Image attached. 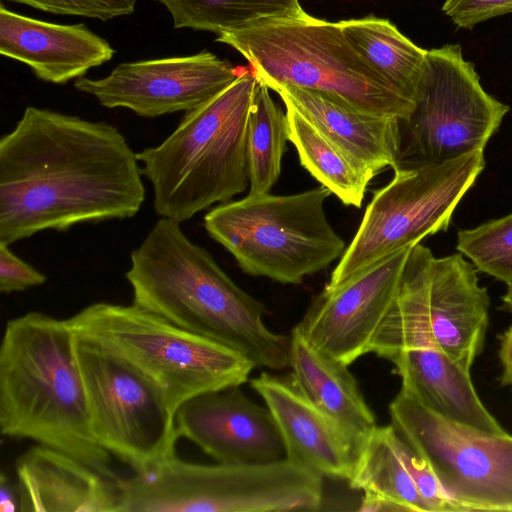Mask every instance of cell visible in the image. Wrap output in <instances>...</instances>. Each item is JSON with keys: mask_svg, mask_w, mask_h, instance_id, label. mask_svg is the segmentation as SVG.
I'll list each match as a JSON object with an SVG mask.
<instances>
[{"mask_svg": "<svg viewBox=\"0 0 512 512\" xmlns=\"http://www.w3.org/2000/svg\"><path fill=\"white\" fill-rule=\"evenodd\" d=\"M142 169L115 126L28 106L0 139V242L135 216Z\"/></svg>", "mask_w": 512, "mask_h": 512, "instance_id": "1", "label": "cell"}, {"mask_svg": "<svg viewBox=\"0 0 512 512\" xmlns=\"http://www.w3.org/2000/svg\"><path fill=\"white\" fill-rule=\"evenodd\" d=\"M133 303L218 342L255 367H288L290 337L270 330L264 305L242 290L180 223L160 218L130 255Z\"/></svg>", "mask_w": 512, "mask_h": 512, "instance_id": "2", "label": "cell"}, {"mask_svg": "<svg viewBox=\"0 0 512 512\" xmlns=\"http://www.w3.org/2000/svg\"><path fill=\"white\" fill-rule=\"evenodd\" d=\"M66 319L31 311L7 321L0 346V432L63 451L118 480L95 438Z\"/></svg>", "mask_w": 512, "mask_h": 512, "instance_id": "3", "label": "cell"}, {"mask_svg": "<svg viewBox=\"0 0 512 512\" xmlns=\"http://www.w3.org/2000/svg\"><path fill=\"white\" fill-rule=\"evenodd\" d=\"M257 85L253 72L185 113L159 145L137 153L156 214L182 223L249 185L247 133Z\"/></svg>", "mask_w": 512, "mask_h": 512, "instance_id": "4", "label": "cell"}, {"mask_svg": "<svg viewBox=\"0 0 512 512\" xmlns=\"http://www.w3.org/2000/svg\"><path fill=\"white\" fill-rule=\"evenodd\" d=\"M258 81L274 90L294 86L339 98L369 113L405 118L414 102L392 89L355 51L339 22L305 14L267 18L221 33Z\"/></svg>", "mask_w": 512, "mask_h": 512, "instance_id": "5", "label": "cell"}, {"mask_svg": "<svg viewBox=\"0 0 512 512\" xmlns=\"http://www.w3.org/2000/svg\"><path fill=\"white\" fill-rule=\"evenodd\" d=\"M66 320L74 335L94 342L148 380L174 416L197 395L240 386L255 368L234 350L135 303L97 302Z\"/></svg>", "mask_w": 512, "mask_h": 512, "instance_id": "6", "label": "cell"}, {"mask_svg": "<svg viewBox=\"0 0 512 512\" xmlns=\"http://www.w3.org/2000/svg\"><path fill=\"white\" fill-rule=\"evenodd\" d=\"M477 272L459 252L437 258L413 246L370 353L388 359L403 348L432 347L470 370L484 345L490 306Z\"/></svg>", "mask_w": 512, "mask_h": 512, "instance_id": "7", "label": "cell"}, {"mask_svg": "<svg viewBox=\"0 0 512 512\" xmlns=\"http://www.w3.org/2000/svg\"><path fill=\"white\" fill-rule=\"evenodd\" d=\"M331 194L323 185L289 195L248 194L214 207L204 227L245 273L299 284L346 250L325 213Z\"/></svg>", "mask_w": 512, "mask_h": 512, "instance_id": "8", "label": "cell"}, {"mask_svg": "<svg viewBox=\"0 0 512 512\" xmlns=\"http://www.w3.org/2000/svg\"><path fill=\"white\" fill-rule=\"evenodd\" d=\"M509 110L483 89L460 44L427 50L413 108L398 119L393 170L421 168L484 150Z\"/></svg>", "mask_w": 512, "mask_h": 512, "instance_id": "9", "label": "cell"}, {"mask_svg": "<svg viewBox=\"0 0 512 512\" xmlns=\"http://www.w3.org/2000/svg\"><path fill=\"white\" fill-rule=\"evenodd\" d=\"M484 168V150H476L439 164L394 170L390 183L375 192L327 284L338 285L425 237L446 231Z\"/></svg>", "mask_w": 512, "mask_h": 512, "instance_id": "10", "label": "cell"}, {"mask_svg": "<svg viewBox=\"0 0 512 512\" xmlns=\"http://www.w3.org/2000/svg\"><path fill=\"white\" fill-rule=\"evenodd\" d=\"M73 346L98 442L135 474H146L176 455L180 436L158 390L94 342L74 335Z\"/></svg>", "mask_w": 512, "mask_h": 512, "instance_id": "11", "label": "cell"}, {"mask_svg": "<svg viewBox=\"0 0 512 512\" xmlns=\"http://www.w3.org/2000/svg\"><path fill=\"white\" fill-rule=\"evenodd\" d=\"M389 412L398 434L429 464L462 512H512V435L447 420L402 388Z\"/></svg>", "mask_w": 512, "mask_h": 512, "instance_id": "12", "label": "cell"}, {"mask_svg": "<svg viewBox=\"0 0 512 512\" xmlns=\"http://www.w3.org/2000/svg\"><path fill=\"white\" fill-rule=\"evenodd\" d=\"M241 74L209 51L189 56L125 62L100 79L78 78L74 86L106 108H127L142 117L191 111Z\"/></svg>", "mask_w": 512, "mask_h": 512, "instance_id": "13", "label": "cell"}, {"mask_svg": "<svg viewBox=\"0 0 512 512\" xmlns=\"http://www.w3.org/2000/svg\"><path fill=\"white\" fill-rule=\"evenodd\" d=\"M411 248L338 285L327 284L295 328L317 350L347 365L370 353L395 300Z\"/></svg>", "mask_w": 512, "mask_h": 512, "instance_id": "14", "label": "cell"}, {"mask_svg": "<svg viewBox=\"0 0 512 512\" xmlns=\"http://www.w3.org/2000/svg\"><path fill=\"white\" fill-rule=\"evenodd\" d=\"M180 437L219 463H267L286 458V447L269 408L229 386L197 395L176 411Z\"/></svg>", "mask_w": 512, "mask_h": 512, "instance_id": "15", "label": "cell"}, {"mask_svg": "<svg viewBox=\"0 0 512 512\" xmlns=\"http://www.w3.org/2000/svg\"><path fill=\"white\" fill-rule=\"evenodd\" d=\"M272 413L286 458L321 475L349 481L358 457L350 440L302 393L292 375L262 372L250 381Z\"/></svg>", "mask_w": 512, "mask_h": 512, "instance_id": "16", "label": "cell"}, {"mask_svg": "<svg viewBox=\"0 0 512 512\" xmlns=\"http://www.w3.org/2000/svg\"><path fill=\"white\" fill-rule=\"evenodd\" d=\"M0 53L42 81L63 84L110 61L114 48L83 23L56 24L0 6Z\"/></svg>", "mask_w": 512, "mask_h": 512, "instance_id": "17", "label": "cell"}, {"mask_svg": "<svg viewBox=\"0 0 512 512\" xmlns=\"http://www.w3.org/2000/svg\"><path fill=\"white\" fill-rule=\"evenodd\" d=\"M15 470L20 512H118L117 480L63 451L37 444Z\"/></svg>", "mask_w": 512, "mask_h": 512, "instance_id": "18", "label": "cell"}, {"mask_svg": "<svg viewBox=\"0 0 512 512\" xmlns=\"http://www.w3.org/2000/svg\"><path fill=\"white\" fill-rule=\"evenodd\" d=\"M387 360L394 364L401 388L430 411L483 432L506 433L478 397L470 370L444 352L432 347H408Z\"/></svg>", "mask_w": 512, "mask_h": 512, "instance_id": "19", "label": "cell"}, {"mask_svg": "<svg viewBox=\"0 0 512 512\" xmlns=\"http://www.w3.org/2000/svg\"><path fill=\"white\" fill-rule=\"evenodd\" d=\"M273 91L285 105L296 109L375 175L386 167L394 168L398 153V118L360 110L315 90L280 86Z\"/></svg>", "mask_w": 512, "mask_h": 512, "instance_id": "20", "label": "cell"}, {"mask_svg": "<svg viewBox=\"0 0 512 512\" xmlns=\"http://www.w3.org/2000/svg\"><path fill=\"white\" fill-rule=\"evenodd\" d=\"M288 366L306 398L359 452L377 424L357 380L348 369L349 365L317 350L294 327L290 336Z\"/></svg>", "mask_w": 512, "mask_h": 512, "instance_id": "21", "label": "cell"}, {"mask_svg": "<svg viewBox=\"0 0 512 512\" xmlns=\"http://www.w3.org/2000/svg\"><path fill=\"white\" fill-rule=\"evenodd\" d=\"M351 46L396 92L414 102L427 50L387 19L369 15L339 22Z\"/></svg>", "mask_w": 512, "mask_h": 512, "instance_id": "22", "label": "cell"}, {"mask_svg": "<svg viewBox=\"0 0 512 512\" xmlns=\"http://www.w3.org/2000/svg\"><path fill=\"white\" fill-rule=\"evenodd\" d=\"M288 138L301 165L347 206L360 208L375 173L331 141L308 119L289 105Z\"/></svg>", "mask_w": 512, "mask_h": 512, "instance_id": "23", "label": "cell"}, {"mask_svg": "<svg viewBox=\"0 0 512 512\" xmlns=\"http://www.w3.org/2000/svg\"><path fill=\"white\" fill-rule=\"evenodd\" d=\"M394 426H377L362 444L353 474L354 489L373 493L401 505L406 511L429 512L396 446Z\"/></svg>", "mask_w": 512, "mask_h": 512, "instance_id": "24", "label": "cell"}, {"mask_svg": "<svg viewBox=\"0 0 512 512\" xmlns=\"http://www.w3.org/2000/svg\"><path fill=\"white\" fill-rule=\"evenodd\" d=\"M288 140L287 114L257 80L247 133L249 194L269 193L278 181Z\"/></svg>", "mask_w": 512, "mask_h": 512, "instance_id": "25", "label": "cell"}, {"mask_svg": "<svg viewBox=\"0 0 512 512\" xmlns=\"http://www.w3.org/2000/svg\"><path fill=\"white\" fill-rule=\"evenodd\" d=\"M170 13L174 27L217 35L267 18L301 17L299 0H156Z\"/></svg>", "mask_w": 512, "mask_h": 512, "instance_id": "26", "label": "cell"}, {"mask_svg": "<svg viewBox=\"0 0 512 512\" xmlns=\"http://www.w3.org/2000/svg\"><path fill=\"white\" fill-rule=\"evenodd\" d=\"M456 250L478 271L512 284V212L457 232Z\"/></svg>", "mask_w": 512, "mask_h": 512, "instance_id": "27", "label": "cell"}, {"mask_svg": "<svg viewBox=\"0 0 512 512\" xmlns=\"http://www.w3.org/2000/svg\"><path fill=\"white\" fill-rule=\"evenodd\" d=\"M396 433L398 453L429 512H462L447 496L429 464Z\"/></svg>", "mask_w": 512, "mask_h": 512, "instance_id": "28", "label": "cell"}, {"mask_svg": "<svg viewBox=\"0 0 512 512\" xmlns=\"http://www.w3.org/2000/svg\"><path fill=\"white\" fill-rule=\"evenodd\" d=\"M59 15L107 21L134 13L137 0H10Z\"/></svg>", "mask_w": 512, "mask_h": 512, "instance_id": "29", "label": "cell"}, {"mask_svg": "<svg viewBox=\"0 0 512 512\" xmlns=\"http://www.w3.org/2000/svg\"><path fill=\"white\" fill-rule=\"evenodd\" d=\"M443 13L462 29H472L488 19L512 13V0H445Z\"/></svg>", "mask_w": 512, "mask_h": 512, "instance_id": "30", "label": "cell"}, {"mask_svg": "<svg viewBox=\"0 0 512 512\" xmlns=\"http://www.w3.org/2000/svg\"><path fill=\"white\" fill-rule=\"evenodd\" d=\"M45 274L15 255L9 245L0 242V291L5 294L40 286Z\"/></svg>", "mask_w": 512, "mask_h": 512, "instance_id": "31", "label": "cell"}, {"mask_svg": "<svg viewBox=\"0 0 512 512\" xmlns=\"http://www.w3.org/2000/svg\"><path fill=\"white\" fill-rule=\"evenodd\" d=\"M20 493L18 485L2 472L0 475V512L20 511Z\"/></svg>", "mask_w": 512, "mask_h": 512, "instance_id": "32", "label": "cell"}, {"mask_svg": "<svg viewBox=\"0 0 512 512\" xmlns=\"http://www.w3.org/2000/svg\"><path fill=\"white\" fill-rule=\"evenodd\" d=\"M501 384L512 387V325L500 337Z\"/></svg>", "mask_w": 512, "mask_h": 512, "instance_id": "33", "label": "cell"}, {"mask_svg": "<svg viewBox=\"0 0 512 512\" xmlns=\"http://www.w3.org/2000/svg\"><path fill=\"white\" fill-rule=\"evenodd\" d=\"M359 511L391 512L406 511L398 503L373 493H364Z\"/></svg>", "mask_w": 512, "mask_h": 512, "instance_id": "34", "label": "cell"}, {"mask_svg": "<svg viewBox=\"0 0 512 512\" xmlns=\"http://www.w3.org/2000/svg\"><path fill=\"white\" fill-rule=\"evenodd\" d=\"M503 307L512 312V284L508 285L506 293L502 296Z\"/></svg>", "mask_w": 512, "mask_h": 512, "instance_id": "35", "label": "cell"}]
</instances>
